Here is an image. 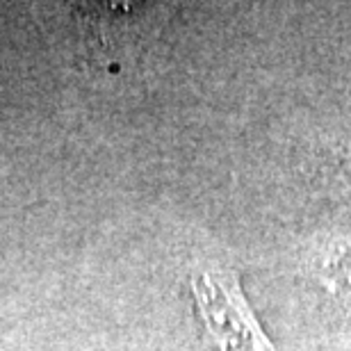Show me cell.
<instances>
[{
	"mask_svg": "<svg viewBox=\"0 0 351 351\" xmlns=\"http://www.w3.org/2000/svg\"><path fill=\"white\" fill-rule=\"evenodd\" d=\"M192 297L210 351H278L251 311L233 269L219 265L194 269Z\"/></svg>",
	"mask_w": 351,
	"mask_h": 351,
	"instance_id": "obj_1",
	"label": "cell"
},
{
	"mask_svg": "<svg viewBox=\"0 0 351 351\" xmlns=\"http://www.w3.org/2000/svg\"><path fill=\"white\" fill-rule=\"evenodd\" d=\"M315 274L328 294L340 301H351V242L328 244L317 256Z\"/></svg>",
	"mask_w": 351,
	"mask_h": 351,
	"instance_id": "obj_2",
	"label": "cell"
},
{
	"mask_svg": "<svg viewBox=\"0 0 351 351\" xmlns=\"http://www.w3.org/2000/svg\"><path fill=\"white\" fill-rule=\"evenodd\" d=\"M324 187L351 213V149L331 151L324 165Z\"/></svg>",
	"mask_w": 351,
	"mask_h": 351,
	"instance_id": "obj_3",
	"label": "cell"
}]
</instances>
